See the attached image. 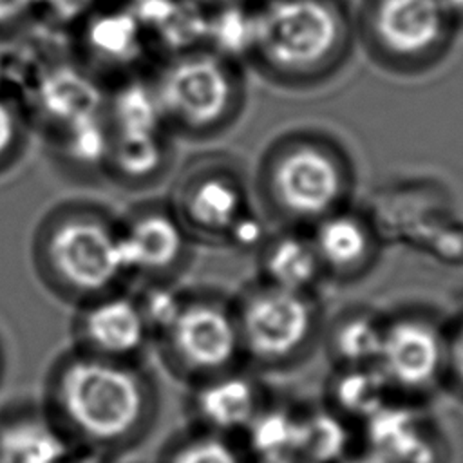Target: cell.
Segmentation results:
<instances>
[{"label":"cell","instance_id":"6da1fadb","mask_svg":"<svg viewBox=\"0 0 463 463\" xmlns=\"http://www.w3.org/2000/svg\"><path fill=\"white\" fill-rule=\"evenodd\" d=\"M38 400L80 452L103 461L141 447L159 420V391L141 362L74 347L51 362Z\"/></svg>","mask_w":463,"mask_h":463},{"label":"cell","instance_id":"7a4b0ae2","mask_svg":"<svg viewBox=\"0 0 463 463\" xmlns=\"http://www.w3.org/2000/svg\"><path fill=\"white\" fill-rule=\"evenodd\" d=\"M31 266L40 286L76 307L128 288L119 215L94 199H63L38 221Z\"/></svg>","mask_w":463,"mask_h":463},{"label":"cell","instance_id":"3957f363","mask_svg":"<svg viewBox=\"0 0 463 463\" xmlns=\"http://www.w3.org/2000/svg\"><path fill=\"white\" fill-rule=\"evenodd\" d=\"M253 22V51L280 71L320 65L342 38L340 16L327 0H271Z\"/></svg>","mask_w":463,"mask_h":463},{"label":"cell","instance_id":"277c9868","mask_svg":"<svg viewBox=\"0 0 463 463\" xmlns=\"http://www.w3.org/2000/svg\"><path fill=\"white\" fill-rule=\"evenodd\" d=\"M170 373L194 383L232 371L241 351L237 324L208 302H179L170 320L154 335Z\"/></svg>","mask_w":463,"mask_h":463},{"label":"cell","instance_id":"5b68a950","mask_svg":"<svg viewBox=\"0 0 463 463\" xmlns=\"http://www.w3.org/2000/svg\"><path fill=\"white\" fill-rule=\"evenodd\" d=\"M163 121L186 128L215 125L230 109L232 80L212 54H181L150 80Z\"/></svg>","mask_w":463,"mask_h":463},{"label":"cell","instance_id":"8992f818","mask_svg":"<svg viewBox=\"0 0 463 463\" xmlns=\"http://www.w3.org/2000/svg\"><path fill=\"white\" fill-rule=\"evenodd\" d=\"M72 309L69 347L118 362H143L154 333L141 297L130 286Z\"/></svg>","mask_w":463,"mask_h":463},{"label":"cell","instance_id":"52a82bcc","mask_svg":"<svg viewBox=\"0 0 463 463\" xmlns=\"http://www.w3.org/2000/svg\"><path fill=\"white\" fill-rule=\"evenodd\" d=\"M241 351L262 364L297 356L313 329L309 302L298 291L271 286L253 295L237 324Z\"/></svg>","mask_w":463,"mask_h":463},{"label":"cell","instance_id":"ba28073f","mask_svg":"<svg viewBox=\"0 0 463 463\" xmlns=\"http://www.w3.org/2000/svg\"><path fill=\"white\" fill-rule=\"evenodd\" d=\"M447 342L427 322L405 318L383 327L374 367L392 394L414 398L445 378Z\"/></svg>","mask_w":463,"mask_h":463},{"label":"cell","instance_id":"9c48e42d","mask_svg":"<svg viewBox=\"0 0 463 463\" xmlns=\"http://www.w3.org/2000/svg\"><path fill=\"white\" fill-rule=\"evenodd\" d=\"M365 449L391 463H449V441L430 412L391 400L364 425Z\"/></svg>","mask_w":463,"mask_h":463},{"label":"cell","instance_id":"30bf717a","mask_svg":"<svg viewBox=\"0 0 463 463\" xmlns=\"http://www.w3.org/2000/svg\"><path fill=\"white\" fill-rule=\"evenodd\" d=\"M342 170L322 148L304 145L279 157L271 188L279 204L298 217L327 213L342 195Z\"/></svg>","mask_w":463,"mask_h":463},{"label":"cell","instance_id":"8fae6325","mask_svg":"<svg viewBox=\"0 0 463 463\" xmlns=\"http://www.w3.org/2000/svg\"><path fill=\"white\" fill-rule=\"evenodd\" d=\"M121 246L128 282L156 279L172 271L184 251V232L179 219L156 206H136L119 215Z\"/></svg>","mask_w":463,"mask_h":463},{"label":"cell","instance_id":"7c38bea8","mask_svg":"<svg viewBox=\"0 0 463 463\" xmlns=\"http://www.w3.org/2000/svg\"><path fill=\"white\" fill-rule=\"evenodd\" d=\"M87 458L40 400L24 398L0 407V463H81Z\"/></svg>","mask_w":463,"mask_h":463},{"label":"cell","instance_id":"4fadbf2b","mask_svg":"<svg viewBox=\"0 0 463 463\" xmlns=\"http://www.w3.org/2000/svg\"><path fill=\"white\" fill-rule=\"evenodd\" d=\"M264 407L260 387L233 371L195 382L188 398L192 427L233 438L244 434Z\"/></svg>","mask_w":463,"mask_h":463},{"label":"cell","instance_id":"5bb4252c","mask_svg":"<svg viewBox=\"0 0 463 463\" xmlns=\"http://www.w3.org/2000/svg\"><path fill=\"white\" fill-rule=\"evenodd\" d=\"M447 20L439 0H376L373 7L376 40L398 56L430 51L441 40Z\"/></svg>","mask_w":463,"mask_h":463},{"label":"cell","instance_id":"9a60e30c","mask_svg":"<svg viewBox=\"0 0 463 463\" xmlns=\"http://www.w3.org/2000/svg\"><path fill=\"white\" fill-rule=\"evenodd\" d=\"M105 121V118H103ZM165 165L161 128H137L105 121V148L99 175L121 186H143Z\"/></svg>","mask_w":463,"mask_h":463},{"label":"cell","instance_id":"2e32d148","mask_svg":"<svg viewBox=\"0 0 463 463\" xmlns=\"http://www.w3.org/2000/svg\"><path fill=\"white\" fill-rule=\"evenodd\" d=\"M392 391L374 365L344 367L329 385V411L345 423L362 425L383 409L392 398Z\"/></svg>","mask_w":463,"mask_h":463},{"label":"cell","instance_id":"e0dca14e","mask_svg":"<svg viewBox=\"0 0 463 463\" xmlns=\"http://www.w3.org/2000/svg\"><path fill=\"white\" fill-rule=\"evenodd\" d=\"M347 423L329 409L295 414V463H340L347 456Z\"/></svg>","mask_w":463,"mask_h":463},{"label":"cell","instance_id":"ac0fdd59","mask_svg":"<svg viewBox=\"0 0 463 463\" xmlns=\"http://www.w3.org/2000/svg\"><path fill=\"white\" fill-rule=\"evenodd\" d=\"M181 208L186 219L195 226L212 232H230L241 217L242 197L230 181L204 177L183 190Z\"/></svg>","mask_w":463,"mask_h":463},{"label":"cell","instance_id":"d6986e66","mask_svg":"<svg viewBox=\"0 0 463 463\" xmlns=\"http://www.w3.org/2000/svg\"><path fill=\"white\" fill-rule=\"evenodd\" d=\"M157 463H253L233 436L188 427L161 449Z\"/></svg>","mask_w":463,"mask_h":463},{"label":"cell","instance_id":"ffe728a7","mask_svg":"<svg viewBox=\"0 0 463 463\" xmlns=\"http://www.w3.org/2000/svg\"><path fill=\"white\" fill-rule=\"evenodd\" d=\"M313 248L320 262L336 269L356 266L367 253L369 241L364 226L349 215L326 217L313 239Z\"/></svg>","mask_w":463,"mask_h":463},{"label":"cell","instance_id":"44dd1931","mask_svg":"<svg viewBox=\"0 0 463 463\" xmlns=\"http://www.w3.org/2000/svg\"><path fill=\"white\" fill-rule=\"evenodd\" d=\"M318 266L320 259L313 244L298 237L277 241L266 257V271L273 286L298 293L315 280Z\"/></svg>","mask_w":463,"mask_h":463},{"label":"cell","instance_id":"7402d4cb","mask_svg":"<svg viewBox=\"0 0 463 463\" xmlns=\"http://www.w3.org/2000/svg\"><path fill=\"white\" fill-rule=\"evenodd\" d=\"M33 132L22 98L0 85V177L22 163Z\"/></svg>","mask_w":463,"mask_h":463},{"label":"cell","instance_id":"603a6c76","mask_svg":"<svg viewBox=\"0 0 463 463\" xmlns=\"http://www.w3.org/2000/svg\"><path fill=\"white\" fill-rule=\"evenodd\" d=\"M383 327L367 317H356L342 324L333 347L344 367L374 365L382 344Z\"/></svg>","mask_w":463,"mask_h":463},{"label":"cell","instance_id":"cb8c5ba5","mask_svg":"<svg viewBox=\"0 0 463 463\" xmlns=\"http://www.w3.org/2000/svg\"><path fill=\"white\" fill-rule=\"evenodd\" d=\"M206 36L213 40L217 51L226 54H242L253 51L255 22L253 14L232 5L221 7L215 18L208 20Z\"/></svg>","mask_w":463,"mask_h":463},{"label":"cell","instance_id":"d4e9b609","mask_svg":"<svg viewBox=\"0 0 463 463\" xmlns=\"http://www.w3.org/2000/svg\"><path fill=\"white\" fill-rule=\"evenodd\" d=\"M96 0H36V13H43V20L51 27H67L81 24L90 16Z\"/></svg>","mask_w":463,"mask_h":463},{"label":"cell","instance_id":"484cf974","mask_svg":"<svg viewBox=\"0 0 463 463\" xmlns=\"http://www.w3.org/2000/svg\"><path fill=\"white\" fill-rule=\"evenodd\" d=\"M36 14V0H0V40L20 34Z\"/></svg>","mask_w":463,"mask_h":463},{"label":"cell","instance_id":"4316f807","mask_svg":"<svg viewBox=\"0 0 463 463\" xmlns=\"http://www.w3.org/2000/svg\"><path fill=\"white\" fill-rule=\"evenodd\" d=\"M445 376H449L452 389L463 398V326L456 331L450 342H447Z\"/></svg>","mask_w":463,"mask_h":463},{"label":"cell","instance_id":"83f0119b","mask_svg":"<svg viewBox=\"0 0 463 463\" xmlns=\"http://www.w3.org/2000/svg\"><path fill=\"white\" fill-rule=\"evenodd\" d=\"M230 230L233 233V239L241 241L242 244H250L260 235V230H259L257 222L255 221H244L242 215L235 221V224Z\"/></svg>","mask_w":463,"mask_h":463},{"label":"cell","instance_id":"f1b7e54d","mask_svg":"<svg viewBox=\"0 0 463 463\" xmlns=\"http://www.w3.org/2000/svg\"><path fill=\"white\" fill-rule=\"evenodd\" d=\"M340 463H391L387 461L385 458L364 449L362 452H356V454H347Z\"/></svg>","mask_w":463,"mask_h":463},{"label":"cell","instance_id":"f546056e","mask_svg":"<svg viewBox=\"0 0 463 463\" xmlns=\"http://www.w3.org/2000/svg\"><path fill=\"white\" fill-rule=\"evenodd\" d=\"M7 369H9V354H7V345L4 342V338L0 336V389L4 387L5 376H7Z\"/></svg>","mask_w":463,"mask_h":463},{"label":"cell","instance_id":"4dcf8cb0","mask_svg":"<svg viewBox=\"0 0 463 463\" xmlns=\"http://www.w3.org/2000/svg\"><path fill=\"white\" fill-rule=\"evenodd\" d=\"M447 16H463V0H439Z\"/></svg>","mask_w":463,"mask_h":463},{"label":"cell","instance_id":"1f68e13d","mask_svg":"<svg viewBox=\"0 0 463 463\" xmlns=\"http://www.w3.org/2000/svg\"><path fill=\"white\" fill-rule=\"evenodd\" d=\"M201 4H210V5H215V7H224V5H232V4H237L239 0H197Z\"/></svg>","mask_w":463,"mask_h":463}]
</instances>
